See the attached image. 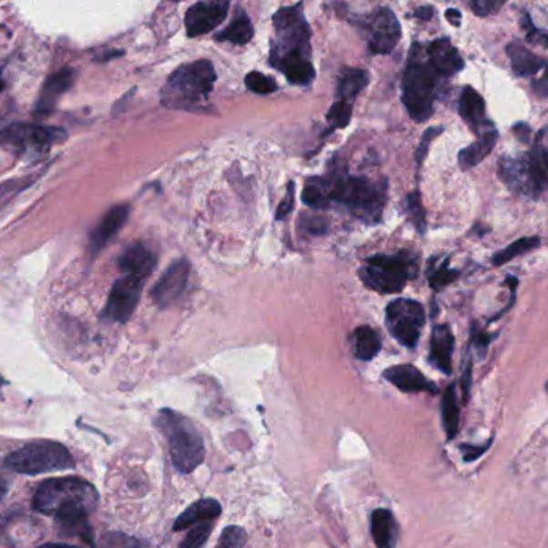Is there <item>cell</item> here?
<instances>
[{"label": "cell", "instance_id": "obj_47", "mask_svg": "<svg viewBox=\"0 0 548 548\" xmlns=\"http://www.w3.org/2000/svg\"><path fill=\"white\" fill-rule=\"evenodd\" d=\"M489 446H491V441L486 442V444H482V446H472V444H462L461 451L462 454H463V461L472 462L476 461V459H480L486 451H488Z\"/></svg>", "mask_w": 548, "mask_h": 548}, {"label": "cell", "instance_id": "obj_25", "mask_svg": "<svg viewBox=\"0 0 548 548\" xmlns=\"http://www.w3.org/2000/svg\"><path fill=\"white\" fill-rule=\"evenodd\" d=\"M370 533L377 548H395L400 528L395 515L387 508H377L370 516Z\"/></svg>", "mask_w": 548, "mask_h": 548}, {"label": "cell", "instance_id": "obj_6", "mask_svg": "<svg viewBox=\"0 0 548 548\" xmlns=\"http://www.w3.org/2000/svg\"><path fill=\"white\" fill-rule=\"evenodd\" d=\"M156 425L168 442L174 467L185 475L193 473L206 459V446L193 421L172 409H162Z\"/></svg>", "mask_w": 548, "mask_h": 548}, {"label": "cell", "instance_id": "obj_45", "mask_svg": "<svg viewBox=\"0 0 548 548\" xmlns=\"http://www.w3.org/2000/svg\"><path fill=\"white\" fill-rule=\"evenodd\" d=\"M294 202H295V187L294 183H289L288 193H286V198L282 199L281 204L278 206V210H276V220L281 221L288 217L292 210H294Z\"/></svg>", "mask_w": 548, "mask_h": 548}, {"label": "cell", "instance_id": "obj_2", "mask_svg": "<svg viewBox=\"0 0 548 548\" xmlns=\"http://www.w3.org/2000/svg\"><path fill=\"white\" fill-rule=\"evenodd\" d=\"M274 37L269 52V65L279 69L294 86H310L315 81L311 63V29L308 26L303 4L278 10L273 16Z\"/></svg>", "mask_w": 548, "mask_h": 548}, {"label": "cell", "instance_id": "obj_24", "mask_svg": "<svg viewBox=\"0 0 548 548\" xmlns=\"http://www.w3.org/2000/svg\"><path fill=\"white\" fill-rule=\"evenodd\" d=\"M507 55L512 63V69L518 77H535L548 66V61L539 55L533 54L520 41L510 42L507 46Z\"/></svg>", "mask_w": 548, "mask_h": 548}, {"label": "cell", "instance_id": "obj_37", "mask_svg": "<svg viewBox=\"0 0 548 548\" xmlns=\"http://www.w3.org/2000/svg\"><path fill=\"white\" fill-rule=\"evenodd\" d=\"M461 274L457 269H451L449 268V261L446 260L440 267L435 268L433 271H430V276H428V279H430V286L435 289V290H441V289L449 286L451 282H454L457 278H459Z\"/></svg>", "mask_w": 548, "mask_h": 548}, {"label": "cell", "instance_id": "obj_5", "mask_svg": "<svg viewBox=\"0 0 548 548\" xmlns=\"http://www.w3.org/2000/svg\"><path fill=\"white\" fill-rule=\"evenodd\" d=\"M326 180L329 201L339 202L350 208L353 214L368 221L375 223L381 220V210L387 201V187L375 185L368 178L351 177L343 170H335Z\"/></svg>", "mask_w": 548, "mask_h": 548}, {"label": "cell", "instance_id": "obj_46", "mask_svg": "<svg viewBox=\"0 0 548 548\" xmlns=\"http://www.w3.org/2000/svg\"><path fill=\"white\" fill-rule=\"evenodd\" d=\"M531 87L539 98H548V66L542 71L541 76L533 77Z\"/></svg>", "mask_w": 548, "mask_h": 548}, {"label": "cell", "instance_id": "obj_21", "mask_svg": "<svg viewBox=\"0 0 548 548\" xmlns=\"http://www.w3.org/2000/svg\"><path fill=\"white\" fill-rule=\"evenodd\" d=\"M454 345V334L448 324L435 326L430 341V361L436 369H440L442 374H452Z\"/></svg>", "mask_w": 548, "mask_h": 548}, {"label": "cell", "instance_id": "obj_52", "mask_svg": "<svg viewBox=\"0 0 548 548\" xmlns=\"http://www.w3.org/2000/svg\"><path fill=\"white\" fill-rule=\"evenodd\" d=\"M8 492V482H7V478H5V476L2 475V473H0V501H2V499H4V497H5V495H7Z\"/></svg>", "mask_w": 548, "mask_h": 548}, {"label": "cell", "instance_id": "obj_9", "mask_svg": "<svg viewBox=\"0 0 548 548\" xmlns=\"http://www.w3.org/2000/svg\"><path fill=\"white\" fill-rule=\"evenodd\" d=\"M5 465L20 475H42L74 468V459L61 442L36 441L8 454Z\"/></svg>", "mask_w": 548, "mask_h": 548}, {"label": "cell", "instance_id": "obj_20", "mask_svg": "<svg viewBox=\"0 0 548 548\" xmlns=\"http://www.w3.org/2000/svg\"><path fill=\"white\" fill-rule=\"evenodd\" d=\"M425 50H427L428 58L440 69V73L446 79L454 77L455 74L461 73L462 69L465 67L459 50L446 37L430 42L425 46Z\"/></svg>", "mask_w": 548, "mask_h": 548}, {"label": "cell", "instance_id": "obj_26", "mask_svg": "<svg viewBox=\"0 0 548 548\" xmlns=\"http://www.w3.org/2000/svg\"><path fill=\"white\" fill-rule=\"evenodd\" d=\"M497 140H499V132L492 128L486 134L480 135L478 140L472 143L470 147H463L459 153V166H461L462 170L467 172L470 168L482 164L489 154L492 153Z\"/></svg>", "mask_w": 548, "mask_h": 548}, {"label": "cell", "instance_id": "obj_22", "mask_svg": "<svg viewBox=\"0 0 548 548\" xmlns=\"http://www.w3.org/2000/svg\"><path fill=\"white\" fill-rule=\"evenodd\" d=\"M156 263H157V257L145 244L130 246L119 259V268L124 273L135 276L143 281H147L151 276Z\"/></svg>", "mask_w": 548, "mask_h": 548}, {"label": "cell", "instance_id": "obj_33", "mask_svg": "<svg viewBox=\"0 0 548 548\" xmlns=\"http://www.w3.org/2000/svg\"><path fill=\"white\" fill-rule=\"evenodd\" d=\"M248 543V533L241 526H227L221 533L215 548H244Z\"/></svg>", "mask_w": 548, "mask_h": 548}, {"label": "cell", "instance_id": "obj_42", "mask_svg": "<svg viewBox=\"0 0 548 548\" xmlns=\"http://www.w3.org/2000/svg\"><path fill=\"white\" fill-rule=\"evenodd\" d=\"M523 29H526V39L533 44L539 46H548V33H543L541 29L533 26V21L529 18L528 14H523Z\"/></svg>", "mask_w": 548, "mask_h": 548}, {"label": "cell", "instance_id": "obj_54", "mask_svg": "<svg viewBox=\"0 0 548 548\" xmlns=\"http://www.w3.org/2000/svg\"><path fill=\"white\" fill-rule=\"evenodd\" d=\"M5 88V82L2 79V71H0V94H2V90Z\"/></svg>", "mask_w": 548, "mask_h": 548}, {"label": "cell", "instance_id": "obj_3", "mask_svg": "<svg viewBox=\"0 0 548 548\" xmlns=\"http://www.w3.org/2000/svg\"><path fill=\"white\" fill-rule=\"evenodd\" d=\"M446 77L428 58L423 44H414L402 76V103L415 122L427 121L435 109L438 88Z\"/></svg>", "mask_w": 548, "mask_h": 548}, {"label": "cell", "instance_id": "obj_40", "mask_svg": "<svg viewBox=\"0 0 548 548\" xmlns=\"http://www.w3.org/2000/svg\"><path fill=\"white\" fill-rule=\"evenodd\" d=\"M300 228L308 234H324L328 231V220L322 217H313V215H303L300 218Z\"/></svg>", "mask_w": 548, "mask_h": 548}, {"label": "cell", "instance_id": "obj_23", "mask_svg": "<svg viewBox=\"0 0 548 548\" xmlns=\"http://www.w3.org/2000/svg\"><path fill=\"white\" fill-rule=\"evenodd\" d=\"M221 515L220 502L215 499H199L198 502L191 503L189 507L181 512L178 518L175 520L174 531H183V529L193 528L202 523H212Z\"/></svg>", "mask_w": 548, "mask_h": 548}, {"label": "cell", "instance_id": "obj_29", "mask_svg": "<svg viewBox=\"0 0 548 548\" xmlns=\"http://www.w3.org/2000/svg\"><path fill=\"white\" fill-rule=\"evenodd\" d=\"M353 343H355V356L361 361L374 360L381 348V337L369 326L355 329Z\"/></svg>", "mask_w": 548, "mask_h": 548}, {"label": "cell", "instance_id": "obj_1", "mask_svg": "<svg viewBox=\"0 0 548 548\" xmlns=\"http://www.w3.org/2000/svg\"><path fill=\"white\" fill-rule=\"evenodd\" d=\"M98 499L92 482L77 476H63L42 482L34 494L33 507L42 515L54 516L61 533L94 545L88 515L98 507Z\"/></svg>", "mask_w": 548, "mask_h": 548}, {"label": "cell", "instance_id": "obj_13", "mask_svg": "<svg viewBox=\"0 0 548 548\" xmlns=\"http://www.w3.org/2000/svg\"><path fill=\"white\" fill-rule=\"evenodd\" d=\"M143 279L126 274L121 279L114 282L111 294L107 297V307L103 316L113 322H127L140 301L143 290Z\"/></svg>", "mask_w": 548, "mask_h": 548}, {"label": "cell", "instance_id": "obj_19", "mask_svg": "<svg viewBox=\"0 0 548 548\" xmlns=\"http://www.w3.org/2000/svg\"><path fill=\"white\" fill-rule=\"evenodd\" d=\"M128 215H130L128 204H121V206H116L107 210V214L101 218L100 225L95 228L92 238H90L92 254H98L101 249L105 248L107 242L121 231L124 225L127 223Z\"/></svg>", "mask_w": 548, "mask_h": 548}, {"label": "cell", "instance_id": "obj_34", "mask_svg": "<svg viewBox=\"0 0 548 548\" xmlns=\"http://www.w3.org/2000/svg\"><path fill=\"white\" fill-rule=\"evenodd\" d=\"M100 548H147V543L121 533H107L101 539Z\"/></svg>", "mask_w": 548, "mask_h": 548}, {"label": "cell", "instance_id": "obj_39", "mask_svg": "<svg viewBox=\"0 0 548 548\" xmlns=\"http://www.w3.org/2000/svg\"><path fill=\"white\" fill-rule=\"evenodd\" d=\"M246 86H248L250 92L259 95L273 94L278 88L276 87V82L271 77H268L265 74L257 73V71H252V73L246 76Z\"/></svg>", "mask_w": 548, "mask_h": 548}, {"label": "cell", "instance_id": "obj_38", "mask_svg": "<svg viewBox=\"0 0 548 548\" xmlns=\"http://www.w3.org/2000/svg\"><path fill=\"white\" fill-rule=\"evenodd\" d=\"M406 204H408L409 218L414 223L415 229L421 234L425 233L427 220H425V210H423V206H421L419 191L409 194Z\"/></svg>", "mask_w": 548, "mask_h": 548}, {"label": "cell", "instance_id": "obj_44", "mask_svg": "<svg viewBox=\"0 0 548 548\" xmlns=\"http://www.w3.org/2000/svg\"><path fill=\"white\" fill-rule=\"evenodd\" d=\"M489 341H491V335L486 334L484 330H480L478 328L472 329V345L475 348L480 360H482L486 356V353H488Z\"/></svg>", "mask_w": 548, "mask_h": 548}, {"label": "cell", "instance_id": "obj_17", "mask_svg": "<svg viewBox=\"0 0 548 548\" xmlns=\"http://www.w3.org/2000/svg\"><path fill=\"white\" fill-rule=\"evenodd\" d=\"M459 113L468 127L472 128L478 137L494 128V124L486 116V103L475 88L467 87L462 90L459 101Z\"/></svg>", "mask_w": 548, "mask_h": 548}, {"label": "cell", "instance_id": "obj_48", "mask_svg": "<svg viewBox=\"0 0 548 548\" xmlns=\"http://www.w3.org/2000/svg\"><path fill=\"white\" fill-rule=\"evenodd\" d=\"M470 381H472V366L468 364L465 370H463V377H462V391H463V401L468 400V391H470Z\"/></svg>", "mask_w": 548, "mask_h": 548}, {"label": "cell", "instance_id": "obj_50", "mask_svg": "<svg viewBox=\"0 0 548 548\" xmlns=\"http://www.w3.org/2000/svg\"><path fill=\"white\" fill-rule=\"evenodd\" d=\"M446 18H448L449 23H451L452 26H461L462 15L459 10L449 8L448 12H446Z\"/></svg>", "mask_w": 548, "mask_h": 548}, {"label": "cell", "instance_id": "obj_8", "mask_svg": "<svg viewBox=\"0 0 548 548\" xmlns=\"http://www.w3.org/2000/svg\"><path fill=\"white\" fill-rule=\"evenodd\" d=\"M417 259L409 252L395 255H374L360 269L364 286L381 294H396L406 288L409 279L417 276Z\"/></svg>", "mask_w": 548, "mask_h": 548}, {"label": "cell", "instance_id": "obj_41", "mask_svg": "<svg viewBox=\"0 0 548 548\" xmlns=\"http://www.w3.org/2000/svg\"><path fill=\"white\" fill-rule=\"evenodd\" d=\"M507 0H472V8L478 16H491L501 12Z\"/></svg>", "mask_w": 548, "mask_h": 548}, {"label": "cell", "instance_id": "obj_7", "mask_svg": "<svg viewBox=\"0 0 548 548\" xmlns=\"http://www.w3.org/2000/svg\"><path fill=\"white\" fill-rule=\"evenodd\" d=\"M499 177L516 193L541 196L548 191V147L537 140L522 157H503Z\"/></svg>", "mask_w": 548, "mask_h": 548}, {"label": "cell", "instance_id": "obj_36", "mask_svg": "<svg viewBox=\"0 0 548 548\" xmlns=\"http://www.w3.org/2000/svg\"><path fill=\"white\" fill-rule=\"evenodd\" d=\"M351 113H353V107L351 103L348 101L337 100L335 101L332 107L329 109L328 121L332 128H345L350 124L351 119Z\"/></svg>", "mask_w": 548, "mask_h": 548}, {"label": "cell", "instance_id": "obj_11", "mask_svg": "<svg viewBox=\"0 0 548 548\" xmlns=\"http://www.w3.org/2000/svg\"><path fill=\"white\" fill-rule=\"evenodd\" d=\"M385 322L396 340L404 347L415 348L425 326V310L419 301L400 299L388 305Z\"/></svg>", "mask_w": 548, "mask_h": 548}, {"label": "cell", "instance_id": "obj_31", "mask_svg": "<svg viewBox=\"0 0 548 548\" xmlns=\"http://www.w3.org/2000/svg\"><path fill=\"white\" fill-rule=\"evenodd\" d=\"M301 201L308 208H318V210H324V208H329L330 201H329L326 180L324 178H313V180L308 181L307 187L301 193Z\"/></svg>", "mask_w": 548, "mask_h": 548}, {"label": "cell", "instance_id": "obj_16", "mask_svg": "<svg viewBox=\"0 0 548 548\" xmlns=\"http://www.w3.org/2000/svg\"><path fill=\"white\" fill-rule=\"evenodd\" d=\"M74 79H76V71L73 67H65L58 73L48 76L47 81L42 86L36 107H34V116L44 119L54 113L61 95L66 94L67 90L73 87Z\"/></svg>", "mask_w": 548, "mask_h": 548}, {"label": "cell", "instance_id": "obj_4", "mask_svg": "<svg viewBox=\"0 0 548 548\" xmlns=\"http://www.w3.org/2000/svg\"><path fill=\"white\" fill-rule=\"evenodd\" d=\"M217 74L210 61H194L175 69L162 88L161 101L170 109L198 111L214 90Z\"/></svg>", "mask_w": 548, "mask_h": 548}, {"label": "cell", "instance_id": "obj_14", "mask_svg": "<svg viewBox=\"0 0 548 548\" xmlns=\"http://www.w3.org/2000/svg\"><path fill=\"white\" fill-rule=\"evenodd\" d=\"M229 0H204L189 7L185 16L188 37L210 33L227 18Z\"/></svg>", "mask_w": 548, "mask_h": 548}, {"label": "cell", "instance_id": "obj_27", "mask_svg": "<svg viewBox=\"0 0 548 548\" xmlns=\"http://www.w3.org/2000/svg\"><path fill=\"white\" fill-rule=\"evenodd\" d=\"M369 82V74L356 67H345L337 82V100L353 103Z\"/></svg>", "mask_w": 548, "mask_h": 548}, {"label": "cell", "instance_id": "obj_51", "mask_svg": "<svg viewBox=\"0 0 548 548\" xmlns=\"http://www.w3.org/2000/svg\"><path fill=\"white\" fill-rule=\"evenodd\" d=\"M435 14V10L431 7H421L417 8L414 12L415 18H419V20H430L431 16Z\"/></svg>", "mask_w": 548, "mask_h": 548}, {"label": "cell", "instance_id": "obj_53", "mask_svg": "<svg viewBox=\"0 0 548 548\" xmlns=\"http://www.w3.org/2000/svg\"><path fill=\"white\" fill-rule=\"evenodd\" d=\"M37 548H81L76 547V545H69V543H46V545H42V547Z\"/></svg>", "mask_w": 548, "mask_h": 548}, {"label": "cell", "instance_id": "obj_15", "mask_svg": "<svg viewBox=\"0 0 548 548\" xmlns=\"http://www.w3.org/2000/svg\"><path fill=\"white\" fill-rule=\"evenodd\" d=\"M191 265L185 259L174 261L162 274L161 279L156 282L151 292V299L159 308H167L174 305L180 299L183 290L187 288Z\"/></svg>", "mask_w": 548, "mask_h": 548}, {"label": "cell", "instance_id": "obj_49", "mask_svg": "<svg viewBox=\"0 0 548 548\" xmlns=\"http://www.w3.org/2000/svg\"><path fill=\"white\" fill-rule=\"evenodd\" d=\"M513 132H515L516 137H518L520 140L528 141L531 128H529L526 124H516L515 127H513Z\"/></svg>", "mask_w": 548, "mask_h": 548}, {"label": "cell", "instance_id": "obj_28", "mask_svg": "<svg viewBox=\"0 0 548 548\" xmlns=\"http://www.w3.org/2000/svg\"><path fill=\"white\" fill-rule=\"evenodd\" d=\"M252 37H254V25L242 8H238L229 26L217 34V41L231 42L234 46H246Z\"/></svg>", "mask_w": 548, "mask_h": 548}, {"label": "cell", "instance_id": "obj_32", "mask_svg": "<svg viewBox=\"0 0 548 548\" xmlns=\"http://www.w3.org/2000/svg\"><path fill=\"white\" fill-rule=\"evenodd\" d=\"M539 244H541V239H539L537 236L522 238V239H518V241L513 242V244L507 246V248L501 250V252H497L491 261H492L494 267H502V265H505L508 261L513 260L516 257L526 254V252H531V250L537 248Z\"/></svg>", "mask_w": 548, "mask_h": 548}, {"label": "cell", "instance_id": "obj_12", "mask_svg": "<svg viewBox=\"0 0 548 548\" xmlns=\"http://www.w3.org/2000/svg\"><path fill=\"white\" fill-rule=\"evenodd\" d=\"M361 26L368 33V47L372 55L391 54L401 39V25L390 8L375 10L362 18Z\"/></svg>", "mask_w": 548, "mask_h": 548}, {"label": "cell", "instance_id": "obj_18", "mask_svg": "<svg viewBox=\"0 0 548 548\" xmlns=\"http://www.w3.org/2000/svg\"><path fill=\"white\" fill-rule=\"evenodd\" d=\"M383 377L404 393H421V391H427L431 395L438 393V387L435 383L428 381L419 369L411 364H401V366L387 369L383 372Z\"/></svg>", "mask_w": 548, "mask_h": 548}, {"label": "cell", "instance_id": "obj_10", "mask_svg": "<svg viewBox=\"0 0 548 548\" xmlns=\"http://www.w3.org/2000/svg\"><path fill=\"white\" fill-rule=\"evenodd\" d=\"M65 138V130L37 124H12L0 130V145L25 157H41Z\"/></svg>", "mask_w": 548, "mask_h": 548}, {"label": "cell", "instance_id": "obj_30", "mask_svg": "<svg viewBox=\"0 0 548 548\" xmlns=\"http://www.w3.org/2000/svg\"><path fill=\"white\" fill-rule=\"evenodd\" d=\"M442 427L446 431L448 440H454L459 433V421H461V409L455 395V385H449L442 395L441 402Z\"/></svg>", "mask_w": 548, "mask_h": 548}, {"label": "cell", "instance_id": "obj_43", "mask_svg": "<svg viewBox=\"0 0 548 548\" xmlns=\"http://www.w3.org/2000/svg\"><path fill=\"white\" fill-rule=\"evenodd\" d=\"M442 134V127H431L428 128L427 132L421 137V145L417 147V153H415V161L417 166H421V162L425 161V156L428 153V147L431 145V141L435 140L438 135Z\"/></svg>", "mask_w": 548, "mask_h": 548}, {"label": "cell", "instance_id": "obj_35", "mask_svg": "<svg viewBox=\"0 0 548 548\" xmlns=\"http://www.w3.org/2000/svg\"><path fill=\"white\" fill-rule=\"evenodd\" d=\"M212 534V524L210 523H202L188 533L187 537L181 541L178 548H206L208 537Z\"/></svg>", "mask_w": 548, "mask_h": 548}]
</instances>
